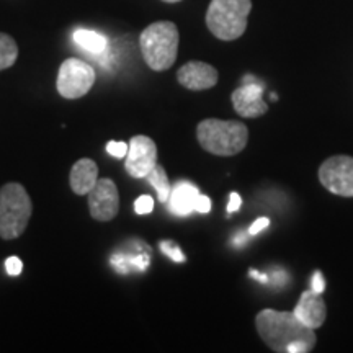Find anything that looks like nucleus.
<instances>
[{"mask_svg":"<svg viewBox=\"0 0 353 353\" xmlns=\"http://www.w3.org/2000/svg\"><path fill=\"white\" fill-rule=\"evenodd\" d=\"M260 339L276 353H307L314 350L317 337L293 311L263 309L255 317Z\"/></svg>","mask_w":353,"mask_h":353,"instance_id":"f257e3e1","label":"nucleus"},{"mask_svg":"<svg viewBox=\"0 0 353 353\" xmlns=\"http://www.w3.org/2000/svg\"><path fill=\"white\" fill-rule=\"evenodd\" d=\"M179 28L174 21L165 20L149 25L139 37L143 59L156 72H164L174 65L179 54Z\"/></svg>","mask_w":353,"mask_h":353,"instance_id":"f03ea898","label":"nucleus"},{"mask_svg":"<svg viewBox=\"0 0 353 353\" xmlns=\"http://www.w3.org/2000/svg\"><path fill=\"white\" fill-rule=\"evenodd\" d=\"M196 138L206 152L229 157L244 151L249 143V130L241 121H223L210 118L198 125Z\"/></svg>","mask_w":353,"mask_h":353,"instance_id":"7ed1b4c3","label":"nucleus"},{"mask_svg":"<svg viewBox=\"0 0 353 353\" xmlns=\"http://www.w3.org/2000/svg\"><path fill=\"white\" fill-rule=\"evenodd\" d=\"M252 0H211L206 26L221 41H234L247 30Z\"/></svg>","mask_w":353,"mask_h":353,"instance_id":"20e7f679","label":"nucleus"},{"mask_svg":"<svg viewBox=\"0 0 353 353\" xmlns=\"http://www.w3.org/2000/svg\"><path fill=\"white\" fill-rule=\"evenodd\" d=\"M32 211V198L23 185H3L0 188V237L6 241L20 237L28 226Z\"/></svg>","mask_w":353,"mask_h":353,"instance_id":"39448f33","label":"nucleus"},{"mask_svg":"<svg viewBox=\"0 0 353 353\" xmlns=\"http://www.w3.org/2000/svg\"><path fill=\"white\" fill-rule=\"evenodd\" d=\"M95 83V70L85 61L69 57L57 72V92L63 99L76 100L87 95Z\"/></svg>","mask_w":353,"mask_h":353,"instance_id":"423d86ee","label":"nucleus"},{"mask_svg":"<svg viewBox=\"0 0 353 353\" xmlns=\"http://www.w3.org/2000/svg\"><path fill=\"white\" fill-rule=\"evenodd\" d=\"M322 187L334 195L353 198V157L334 156L319 167Z\"/></svg>","mask_w":353,"mask_h":353,"instance_id":"0eeeda50","label":"nucleus"},{"mask_svg":"<svg viewBox=\"0 0 353 353\" xmlns=\"http://www.w3.org/2000/svg\"><path fill=\"white\" fill-rule=\"evenodd\" d=\"M126 172L134 179H145V175L157 165V145L149 136H132L128 144Z\"/></svg>","mask_w":353,"mask_h":353,"instance_id":"6e6552de","label":"nucleus"},{"mask_svg":"<svg viewBox=\"0 0 353 353\" xmlns=\"http://www.w3.org/2000/svg\"><path fill=\"white\" fill-rule=\"evenodd\" d=\"M88 211L97 221H112L120 211V193L112 179H99L88 192Z\"/></svg>","mask_w":353,"mask_h":353,"instance_id":"1a4fd4ad","label":"nucleus"},{"mask_svg":"<svg viewBox=\"0 0 353 353\" xmlns=\"http://www.w3.org/2000/svg\"><path fill=\"white\" fill-rule=\"evenodd\" d=\"M232 107L242 118H259L268 112L263 101V87L260 83H244L232 92Z\"/></svg>","mask_w":353,"mask_h":353,"instance_id":"9d476101","label":"nucleus"},{"mask_svg":"<svg viewBox=\"0 0 353 353\" xmlns=\"http://www.w3.org/2000/svg\"><path fill=\"white\" fill-rule=\"evenodd\" d=\"M218 79L216 68L203 61H190L176 72V81L188 90H208L218 83Z\"/></svg>","mask_w":353,"mask_h":353,"instance_id":"9b49d317","label":"nucleus"},{"mask_svg":"<svg viewBox=\"0 0 353 353\" xmlns=\"http://www.w3.org/2000/svg\"><path fill=\"white\" fill-rule=\"evenodd\" d=\"M293 312L306 327L312 330L319 329L324 324L325 317H327V307H325L324 299L321 298L319 293L312 290L304 291Z\"/></svg>","mask_w":353,"mask_h":353,"instance_id":"f8f14e48","label":"nucleus"},{"mask_svg":"<svg viewBox=\"0 0 353 353\" xmlns=\"http://www.w3.org/2000/svg\"><path fill=\"white\" fill-rule=\"evenodd\" d=\"M97 182H99V165L92 159H81L70 169L69 183L76 195H88Z\"/></svg>","mask_w":353,"mask_h":353,"instance_id":"ddd939ff","label":"nucleus"},{"mask_svg":"<svg viewBox=\"0 0 353 353\" xmlns=\"http://www.w3.org/2000/svg\"><path fill=\"white\" fill-rule=\"evenodd\" d=\"M200 192L190 182H179L172 188L169 196V210L176 216H187L195 211V201Z\"/></svg>","mask_w":353,"mask_h":353,"instance_id":"4468645a","label":"nucleus"},{"mask_svg":"<svg viewBox=\"0 0 353 353\" xmlns=\"http://www.w3.org/2000/svg\"><path fill=\"white\" fill-rule=\"evenodd\" d=\"M74 39L79 46L83 48V50L88 52H94V54H100L107 50V38L103 34L97 33V32H90V30H77L74 33Z\"/></svg>","mask_w":353,"mask_h":353,"instance_id":"2eb2a0df","label":"nucleus"},{"mask_svg":"<svg viewBox=\"0 0 353 353\" xmlns=\"http://www.w3.org/2000/svg\"><path fill=\"white\" fill-rule=\"evenodd\" d=\"M145 180H148V182L154 187V190L157 192L159 201H161V203L169 201L172 188H170L169 176H167V172H165L164 167L157 164L151 172H149L148 175H145Z\"/></svg>","mask_w":353,"mask_h":353,"instance_id":"dca6fc26","label":"nucleus"},{"mask_svg":"<svg viewBox=\"0 0 353 353\" xmlns=\"http://www.w3.org/2000/svg\"><path fill=\"white\" fill-rule=\"evenodd\" d=\"M19 57V46L10 34L0 33V70L12 68Z\"/></svg>","mask_w":353,"mask_h":353,"instance_id":"f3484780","label":"nucleus"},{"mask_svg":"<svg viewBox=\"0 0 353 353\" xmlns=\"http://www.w3.org/2000/svg\"><path fill=\"white\" fill-rule=\"evenodd\" d=\"M161 250L164 252L167 257H170L174 262H185V255L182 250L179 249L175 244H172L169 241L161 242Z\"/></svg>","mask_w":353,"mask_h":353,"instance_id":"a211bd4d","label":"nucleus"},{"mask_svg":"<svg viewBox=\"0 0 353 353\" xmlns=\"http://www.w3.org/2000/svg\"><path fill=\"white\" fill-rule=\"evenodd\" d=\"M154 210V200H152V196H149V195H143V196H139L138 200L134 201V211L138 214H149L151 213V211Z\"/></svg>","mask_w":353,"mask_h":353,"instance_id":"6ab92c4d","label":"nucleus"},{"mask_svg":"<svg viewBox=\"0 0 353 353\" xmlns=\"http://www.w3.org/2000/svg\"><path fill=\"white\" fill-rule=\"evenodd\" d=\"M107 151L110 156L123 159V157H126V154H128V144L121 143V141H118V143L117 141H110V143L107 144Z\"/></svg>","mask_w":353,"mask_h":353,"instance_id":"aec40b11","label":"nucleus"},{"mask_svg":"<svg viewBox=\"0 0 353 353\" xmlns=\"http://www.w3.org/2000/svg\"><path fill=\"white\" fill-rule=\"evenodd\" d=\"M6 268L8 275L17 276L20 275L21 270H23V263H21V260L19 257H8L6 260Z\"/></svg>","mask_w":353,"mask_h":353,"instance_id":"412c9836","label":"nucleus"},{"mask_svg":"<svg viewBox=\"0 0 353 353\" xmlns=\"http://www.w3.org/2000/svg\"><path fill=\"white\" fill-rule=\"evenodd\" d=\"M195 211H198V213L205 214V213H210L211 211V200L208 196L205 195H198L196 201H195Z\"/></svg>","mask_w":353,"mask_h":353,"instance_id":"4be33fe9","label":"nucleus"},{"mask_svg":"<svg viewBox=\"0 0 353 353\" xmlns=\"http://www.w3.org/2000/svg\"><path fill=\"white\" fill-rule=\"evenodd\" d=\"M241 203H242V200H241V195H239V193L232 192V193H231V196H229L228 213L231 214V213H236V211H239V208H241Z\"/></svg>","mask_w":353,"mask_h":353,"instance_id":"5701e85b","label":"nucleus"},{"mask_svg":"<svg viewBox=\"0 0 353 353\" xmlns=\"http://www.w3.org/2000/svg\"><path fill=\"white\" fill-rule=\"evenodd\" d=\"M268 224H270V219H268V218H259L252 224V226H250L249 234H250V236H255V234H259L260 231H263L265 228H268Z\"/></svg>","mask_w":353,"mask_h":353,"instance_id":"b1692460","label":"nucleus"},{"mask_svg":"<svg viewBox=\"0 0 353 353\" xmlns=\"http://www.w3.org/2000/svg\"><path fill=\"white\" fill-rule=\"evenodd\" d=\"M325 288V283H324V276H322L321 272H316L314 276H312V291H316V293H322Z\"/></svg>","mask_w":353,"mask_h":353,"instance_id":"393cba45","label":"nucleus"},{"mask_svg":"<svg viewBox=\"0 0 353 353\" xmlns=\"http://www.w3.org/2000/svg\"><path fill=\"white\" fill-rule=\"evenodd\" d=\"M250 276L257 278V280L262 281V283H267V281H268V276H267V275H263V273H257L255 270L250 272Z\"/></svg>","mask_w":353,"mask_h":353,"instance_id":"a878e982","label":"nucleus"},{"mask_svg":"<svg viewBox=\"0 0 353 353\" xmlns=\"http://www.w3.org/2000/svg\"><path fill=\"white\" fill-rule=\"evenodd\" d=\"M162 2H167V3H176V2H182V0H162Z\"/></svg>","mask_w":353,"mask_h":353,"instance_id":"bb28decb","label":"nucleus"}]
</instances>
